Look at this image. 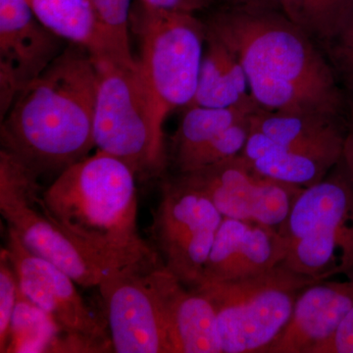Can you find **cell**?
<instances>
[{
    "label": "cell",
    "mask_w": 353,
    "mask_h": 353,
    "mask_svg": "<svg viewBox=\"0 0 353 353\" xmlns=\"http://www.w3.org/2000/svg\"><path fill=\"white\" fill-rule=\"evenodd\" d=\"M204 25L241 62L256 105L347 120L348 101L324 50L285 14L213 7Z\"/></svg>",
    "instance_id": "6da1fadb"
},
{
    "label": "cell",
    "mask_w": 353,
    "mask_h": 353,
    "mask_svg": "<svg viewBox=\"0 0 353 353\" xmlns=\"http://www.w3.org/2000/svg\"><path fill=\"white\" fill-rule=\"evenodd\" d=\"M97 71L85 48L69 46L20 92L1 119L2 150L37 178L57 174L94 148Z\"/></svg>",
    "instance_id": "7a4b0ae2"
},
{
    "label": "cell",
    "mask_w": 353,
    "mask_h": 353,
    "mask_svg": "<svg viewBox=\"0 0 353 353\" xmlns=\"http://www.w3.org/2000/svg\"><path fill=\"white\" fill-rule=\"evenodd\" d=\"M136 176L119 158L97 150L57 175L39 202L90 252L117 268L150 270L162 263L139 232Z\"/></svg>",
    "instance_id": "3957f363"
},
{
    "label": "cell",
    "mask_w": 353,
    "mask_h": 353,
    "mask_svg": "<svg viewBox=\"0 0 353 353\" xmlns=\"http://www.w3.org/2000/svg\"><path fill=\"white\" fill-rule=\"evenodd\" d=\"M130 27L141 43L138 61L152 105L153 164L157 174L166 163L165 120L176 109L189 106L196 95L205 25L196 14L161 10L137 0Z\"/></svg>",
    "instance_id": "277c9868"
},
{
    "label": "cell",
    "mask_w": 353,
    "mask_h": 353,
    "mask_svg": "<svg viewBox=\"0 0 353 353\" xmlns=\"http://www.w3.org/2000/svg\"><path fill=\"white\" fill-rule=\"evenodd\" d=\"M285 268L313 280L353 281V178L343 159L301 190L284 224Z\"/></svg>",
    "instance_id": "5b68a950"
},
{
    "label": "cell",
    "mask_w": 353,
    "mask_h": 353,
    "mask_svg": "<svg viewBox=\"0 0 353 353\" xmlns=\"http://www.w3.org/2000/svg\"><path fill=\"white\" fill-rule=\"evenodd\" d=\"M347 120L317 114L270 112L257 106L241 153L260 175L305 189L340 162Z\"/></svg>",
    "instance_id": "8992f818"
},
{
    "label": "cell",
    "mask_w": 353,
    "mask_h": 353,
    "mask_svg": "<svg viewBox=\"0 0 353 353\" xmlns=\"http://www.w3.org/2000/svg\"><path fill=\"white\" fill-rule=\"evenodd\" d=\"M316 282L280 265L194 289L214 307L222 353L265 352L287 326L299 294Z\"/></svg>",
    "instance_id": "52a82bcc"
},
{
    "label": "cell",
    "mask_w": 353,
    "mask_h": 353,
    "mask_svg": "<svg viewBox=\"0 0 353 353\" xmlns=\"http://www.w3.org/2000/svg\"><path fill=\"white\" fill-rule=\"evenodd\" d=\"M38 178L10 152H0V212L26 248L61 269L76 284L99 287L117 267L77 243L39 204Z\"/></svg>",
    "instance_id": "ba28073f"
},
{
    "label": "cell",
    "mask_w": 353,
    "mask_h": 353,
    "mask_svg": "<svg viewBox=\"0 0 353 353\" xmlns=\"http://www.w3.org/2000/svg\"><path fill=\"white\" fill-rule=\"evenodd\" d=\"M92 59L97 71L95 146L119 158L137 175L157 174L152 105L138 60Z\"/></svg>",
    "instance_id": "9c48e42d"
},
{
    "label": "cell",
    "mask_w": 353,
    "mask_h": 353,
    "mask_svg": "<svg viewBox=\"0 0 353 353\" xmlns=\"http://www.w3.org/2000/svg\"><path fill=\"white\" fill-rule=\"evenodd\" d=\"M223 219L212 201L180 175L162 183L152 234L164 266L183 285L201 284Z\"/></svg>",
    "instance_id": "30bf717a"
},
{
    "label": "cell",
    "mask_w": 353,
    "mask_h": 353,
    "mask_svg": "<svg viewBox=\"0 0 353 353\" xmlns=\"http://www.w3.org/2000/svg\"><path fill=\"white\" fill-rule=\"evenodd\" d=\"M6 250L27 299L64 333L85 341L94 352H114L108 321L90 310L68 274L30 252L10 230Z\"/></svg>",
    "instance_id": "8fae6325"
},
{
    "label": "cell",
    "mask_w": 353,
    "mask_h": 353,
    "mask_svg": "<svg viewBox=\"0 0 353 353\" xmlns=\"http://www.w3.org/2000/svg\"><path fill=\"white\" fill-rule=\"evenodd\" d=\"M178 175L203 192L223 217L278 229L303 190L260 175L241 154Z\"/></svg>",
    "instance_id": "7c38bea8"
},
{
    "label": "cell",
    "mask_w": 353,
    "mask_h": 353,
    "mask_svg": "<svg viewBox=\"0 0 353 353\" xmlns=\"http://www.w3.org/2000/svg\"><path fill=\"white\" fill-rule=\"evenodd\" d=\"M139 268L118 269L109 273L99 292L114 352L174 353L157 292Z\"/></svg>",
    "instance_id": "4fadbf2b"
},
{
    "label": "cell",
    "mask_w": 353,
    "mask_h": 353,
    "mask_svg": "<svg viewBox=\"0 0 353 353\" xmlns=\"http://www.w3.org/2000/svg\"><path fill=\"white\" fill-rule=\"evenodd\" d=\"M63 41L39 22L26 0H0L1 119L17 95L61 54Z\"/></svg>",
    "instance_id": "5bb4252c"
},
{
    "label": "cell",
    "mask_w": 353,
    "mask_h": 353,
    "mask_svg": "<svg viewBox=\"0 0 353 353\" xmlns=\"http://www.w3.org/2000/svg\"><path fill=\"white\" fill-rule=\"evenodd\" d=\"M256 108L252 97L231 108H185L172 152L178 174L241 154L250 136V115Z\"/></svg>",
    "instance_id": "9a60e30c"
},
{
    "label": "cell",
    "mask_w": 353,
    "mask_h": 353,
    "mask_svg": "<svg viewBox=\"0 0 353 353\" xmlns=\"http://www.w3.org/2000/svg\"><path fill=\"white\" fill-rule=\"evenodd\" d=\"M285 254L287 243L278 228L224 218L199 285L263 273L280 266Z\"/></svg>",
    "instance_id": "2e32d148"
},
{
    "label": "cell",
    "mask_w": 353,
    "mask_h": 353,
    "mask_svg": "<svg viewBox=\"0 0 353 353\" xmlns=\"http://www.w3.org/2000/svg\"><path fill=\"white\" fill-rule=\"evenodd\" d=\"M168 327L174 353H222L214 307L196 289L187 290L163 263L148 271Z\"/></svg>",
    "instance_id": "e0dca14e"
},
{
    "label": "cell",
    "mask_w": 353,
    "mask_h": 353,
    "mask_svg": "<svg viewBox=\"0 0 353 353\" xmlns=\"http://www.w3.org/2000/svg\"><path fill=\"white\" fill-rule=\"evenodd\" d=\"M353 306V281L323 280L297 296L290 321L265 353H312Z\"/></svg>",
    "instance_id": "ac0fdd59"
},
{
    "label": "cell",
    "mask_w": 353,
    "mask_h": 353,
    "mask_svg": "<svg viewBox=\"0 0 353 353\" xmlns=\"http://www.w3.org/2000/svg\"><path fill=\"white\" fill-rule=\"evenodd\" d=\"M205 31L199 83L189 106L226 108L248 101L252 95L241 62L233 51L206 27Z\"/></svg>",
    "instance_id": "d6986e66"
},
{
    "label": "cell",
    "mask_w": 353,
    "mask_h": 353,
    "mask_svg": "<svg viewBox=\"0 0 353 353\" xmlns=\"http://www.w3.org/2000/svg\"><path fill=\"white\" fill-rule=\"evenodd\" d=\"M39 22L94 58H116L104 38L90 0H26Z\"/></svg>",
    "instance_id": "ffe728a7"
},
{
    "label": "cell",
    "mask_w": 353,
    "mask_h": 353,
    "mask_svg": "<svg viewBox=\"0 0 353 353\" xmlns=\"http://www.w3.org/2000/svg\"><path fill=\"white\" fill-rule=\"evenodd\" d=\"M75 339L27 299L18 285L6 353L74 352Z\"/></svg>",
    "instance_id": "44dd1931"
},
{
    "label": "cell",
    "mask_w": 353,
    "mask_h": 353,
    "mask_svg": "<svg viewBox=\"0 0 353 353\" xmlns=\"http://www.w3.org/2000/svg\"><path fill=\"white\" fill-rule=\"evenodd\" d=\"M353 15V0H292V20L324 46Z\"/></svg>",
    "instance_id": "7402d4cb"
},
{
    "label": "cell",
    "mask_w": 353,
    "mask_h": 353,
    "mask_svg": "<svg viewBox=\"0 0 353 353\" xmlns=\"http://www.w3.org/2000/svg\"><path fill=\"white\" fill-rule=\"evenodd\" d=\"M95 17L114 54L134 62L130 46L132 0H90Z\"/></svg>",
    "instance_id": "603a6c76"
},
{
    "label": "cell",
    "mask_w": 353,
    "mask_h": 353,
    "mask_svg": "<svg viewBox=\"0 0 353 353\" xmlns=\"http://www.w3.org/2000/svg\"><path fill=\"white\" fill-rule=\"evenodd\" d=\"M322 48L347 99L353 101V15L343 29Z\"/></svg>",
    "instance_id": "cb8c5ba5"
},
{
    "label": "cell",
    "mask_w": 353,
    "mask_h": 353,
    "mask_svg": "<svg viewBox=\"0 0 353 353\" xmlns=\"http://www.w3.org/2000/svg\"><path fill=\"white\" fill-rule=\"evenodd\" d=\"M18 296V280L6 248L0 255V352L6 353L11 320Z\"/></svg>",
    "instance_id": "d4e9b609"
},
{
    "label": "cell",
    "mask_w": 353,
    "mask_h": 353,
    "mask_svg": "<svg viewBox=\"0 0 353 353\" xmlns=\"http://www.w3.org/2000/svg\"><path fill=\"white\" fill-rule=\"evenodd\" d=\"M312 353H353V306L334 333Z\"/></svg>",
    "instance_id": "484cf974"
},
{
    "label": "cell",
    "mask_w": 353,
    "mask_h": 353,
    "mask_svg": "<svg viewBox=\"0 0 353 353\" xmlns=\"http://www.w3.org/2000/svg\"><path fill=\"white\" fill-rule=\"evenodd\" d=\"M138 1L152 8L190 14L210 10L215 6L214 0H138Z\"/></svg>",
    "instance_id": "4316f807"
},
{
    "label": "cell",
    "mask_w": 353,
    "mask_h": 353,
    "mask_svg": "<svg viewBox=\"0 0 353 353\" xmlns=\"http://www.w3.org/2000/svg\"><path fill=\"white\" fill-rule=\"evenodd\" d=\"M214 1L215 6L274 10L285 14L290 19L292 17V0H214Z\"/></svg>",
    "instance_id": "83f0119b"
},
{
    "label": "cell",
    "mask_w": 353,
    "mask_h": 353,
    "mask_svg": "<svg viewBox=\"0 0 353 353\" xmlns=\"http://www.w3.org/2000/svg\"><path fill=\"white\" fill-rule=\"evenodd\" d=\"M348 101L347 116V132H345V146H343V161L347 167L353 178V101Z\"/></svg>",
    "instance_id": "f1b7e54d"
}]
</instances>
